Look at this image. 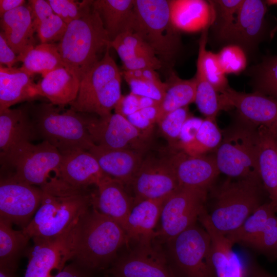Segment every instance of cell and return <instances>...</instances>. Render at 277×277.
I'll list each match as a JSON object with an SVG mask.
<instances>
[{"instance_id": "obj_42", "label": "cell", "mask_w": 277, "mask_h": 277, "mask_svg": "<svg viewBox=\"0 0 277 277\" xmlns=\"http://www.w3.org/2000/svg\"><path fill=\"white\" fill-rule=\"evenodd\" d=\"M242 245L265 254L271 259L277 258V216L274 214L271 216L261 232Z\"/></svg>"}, {"instance_id": "obj_1", "label": "cell", "mask_w": 277, "mask_h": 277, "mask_svg": "<svg viewBox=\"0 0 277 277\" xmlns=\"http://www.w3.org/2000/svg\"><path fill=\"white\" fill-rule=\"evenodd\" d=\"M125 245L129 240L123 227L92 206L70 231L67 258L95 273L108 269Z\"/></svg>"}, {"instance_id": "obj_23", "label": "cell", "mask_w": 277, "mask_h": 277, "mask_svg": "<svg viewBox=\"0 0 277 277\" xmlns=\"http://www.w3.org/2000/svg\"><path fill=\"white\" fill-rule=\"evenodd\" d=\"M125 186L117 180L106 176L96 186L92 206L114 220L126 231L134 199L128 194Z\"/></svg>"}, {"instance_id": "obj_31", "label": "cell", "mask_w": 277, "mask_h": 277, "mask_svg": "<svg viewBox=\"0 0 277 277\" xmlns=\"http://www.w3.org/2000/svg\"><path fill=\"white\" fill-rule=\"evenodd\" d=\"M32 75L21 68L0 67V111L37 96Z\"/></svg>"}, {"instance_id": "obj_19", "label": "cell", "mask_w": 277, "mask_h": 277, "mask_svg": "<svg viewBox=\"0 0 277 277\" xmlns=\"http://www.w3.org/2000/svg\"><path fill=\"white\" fill-rule=\"evenodd\" d=\"M168 160L180 187L208 190L220 173L215 156H192L180 150Z\"/></svg>"}, {"instance_id": "obj_45", "label": "cell", "mask_w": 277, "mask_h": 277, "mask_svg": "<svg viewBox=\"0 0 277 277\" xmlns=\"http://www.w3.org/2000/svg\"><path fill=\"white\" fill-rule=\"evenodd\" d=\"M55 14L67 25L82 16L93 1L48 0Z\"/></svg>"}, {"instance_id": "obj_54", "label": "cell", "mask_w": 277, "mask_h": 277, "mask_svg": "<svg viewBox=\"0 0 277 277\" xmlns=\"http://www.w3.org/2000/svg\"><path fill=\"white\" fill-rule=\"evenodd\" d=\"M94 274L76 262L71 261L54 277H93Z\"/></svg>"}, {"instance_id": "obj_32", "label": "cell", "mask_w": 277, "mask_h": 277, "mask_svg": "<svg viewBox=\"0 0 277 277\" xmlns=\"http://www.w3.org/2000/svg\"><path fill=\"white\" fill-rule=\"evenodd\" d=\"M166 83V92L158 106L156 124L169 113L187 107L195 100L196 87L195 77L190 80H183L174 72H172Z\"/></svg>"}, {"instance_id": "obj_2", "label": "cell", "mask_w": 277, "mask_h": 277, "mask_svg": "<svg viewBox=\"0 0 277 277\" xmlns=\"http://www.w3.org/2000/svg\"><path fill=\"white\" fill-rule=\"evenodd\" d=\"M41 188V205L29 225L22 229L30 239L66 233L92 207L94 195L87 188L71 187L55 176Z\"/></svg>"}, {"instance_id": "obj_25", "label": "cell", "mask_w": 277, "mask_h": 277, "mask_svg": "<svg viewBox=\"0 0 277 277\" xmlns=\"http://www.w3.org/2000/svg\"><path fill=\"white\" fill-rule=\"evenodd\" d=\"M167 197L144 200L134 204L128 216L126 230L129 245L152 244L155 238V227Z\"/></svg>"}, {"instance_id": "obj_4", "label": "cell", "mask_w": 277, "mask_h": 277, "mask_svg": "<svg viewBox=\"0 0 277 277\" xmlns=\"http://www.w3.org/2000/svg\"><path fill=\"white\" fill-rule=\"evenodd\" d=\"M263 188L260 177L228 179L223 182L214 191V203L208 212L214 227L225 235L239 228L265 203L262 201Z\"/></svg>"}, {"instance_id": "obj_51", "label": "cell", "mask_w": 277, "mask_h": 277, "mask_svg": "<svg viewBox=\"0 0 277 277\" xmlns=\"http://www.w3.org/2000/svg\"><path fill=\"white\" fill-rule=\"evenodd\" d=\"M27 3L31 9L36 28L42 21L54 14L47 1L30 0Z\"/></svg>"}, {"instance_id": "obj_43", "label": "cell", "mask_w": 277, "mask_h": 277, "mask_svg": "<svg viewBox=\"0 0 277 277\" xmlns=\"http://www.w3.org/2000/svg\"><path fill=\"white\" fill-rule=\"evenodd\" d=\"M187 107L169 113L157 123L170 146L174 149L178 142L183 125L190 116Z\"/></svg>"}, {"instance_id": "obj_50", "label": "cell", "mask_w": 277, "mask_h": 277, "mask_svg": "<svg viewBox=\"0 0 277 277\" xmlns=\"http://www.w3.org/2000/svg\"><path fill=\"white\" fill-rule=\"evenodd\" d=\"M140 97L130 93L121 96L114 107V113L126 117L128 115L140 110Z\"/></svg>"}, {"instance_id": "obj_14", "label": "cell", "mask_w": 277, "mask_h": 277, "mask_svg": "<svg viewBox=\"0 0 277 277\" xmlns=\"http://www.w3.org/2000/svg\"><path fill=\"white\" fill-rule=\"evenodd\" d=\"M106 273L109 277H175L166 257L152 244L134 246L118 255Z\"/></svg>"}, {"instance_id": "obj_35", "label": "cell", "mask_w": 277, "mask_h": 277, "mask_svg": "<svg viewBox=\"0 0 277 277\" xmlns=\"http://www.w3.org/2000/svg\"><path fill=\"white\" fill-rule=\"evenodd\" d=\"M213 12L210 28L213 38L227 44L243 0L209 1Z\"/></svg>"}, {"instance_id": "obj_11", "label": "cell", "mask_w": 277, "mask_h": 277, "mask_svg": "<svg viewBox=\"0 0 277 277\" xmlns=\"http://www.w3.org/2000/svg\"><path fill=\"white\" fill-rule=\"evenodd\" d=\"M207 190L180 187L164 201L155 238L167 242L196 223L205 208Z\"/></svg>"}, {"instance_id": "obj_26", "label": "cell", "mask_w": 277, "mask_h": 277, "mask_svg": "<svg viewBox=\"0 0 277 277\" xmlns=\"http://www.w3.org/2000/svg\"><path fill=\"white\" fill-rule=\"evenodd\" d=\"M38 137L28 105L0 111L1 154L13 147Z\"/></svg>"}, {"instance_id": "obj_33", "label": "cell", "mask_w": 277, "mask_h": 277, "mask_svg": "<svg viewBox=\"0 0 277 277\" xmlns=\"http://www.w3.org/2000/svg\"><path fill=\"white\" fill-rule=\"evenodd\" d=\"M12 225L0 218V268L15 271L30 238L22 230H14Z\"/></svg>"}, {"instance_id": "obj_41", "label": "cell", "mask_w": 277, "mask_h": 277, "mask_svg": "<svg viewBox=\"0 0 277 277\" xmlns=\"http://www.w3.org/2000/svg\"><path fill=\"white\" fill-rule=\"evenodd\" d=\"M123 63L142 54L154 55L141 38L132 31L121 34L110 43Z\"/></svg>"}, {"instance_id": "obj_5", "label": "cell", "mask_w": 277, "mask_h": 277, "mask_svg": "<svg viewBox=\"0 0 277 277\" xmlns=\"http://www.w3.org/2000/svg\"><path fill=\"white\" fill-rule=\"evenodd\" d=\"M165 64L171 66L182 48L170 15V0H135L132 31Z\"/></svg>"}, {"instance_id": "obj_40", "label": "cell", "mask_w": 277, "mask_h": 277, "mask_svg": "<svg viewBox=\"0 0 277 277\" xmlns=\"http://www.w3.org/2000/svg\"><path fill=\"white\" fill-rule=\"evenodd\" d=\"M223 139L216 119L205 118L200 127L193 142L182 150L192 156H199L216 149Z\"/></svg>"}, {"instance_id": "obj_13", "label": "cell", "mask_w": 277, "mask_h": 277, "mask_svg": "<svg viewBox=\"0 0 277 277\" xmlns=\"http://www.w3.org/2000/svg\"><path fill=\"white\" fill-rule=\"evenodd\" d=\"M43 190L38 187L10 176L0 182V218L23 229L26 227L39 207Z\"/></svg>"}, {"instance_id": "obj_24", "label": "cell", "mask_w": 277, "mask_h": 277, "mask_svg": "<svg viewBox=\"0 0 277 277\" xmlns=\"http://www.w3.org/2000/svg\"><path fill=\"white\" fill-rule=\"evenodd\" d=\"M89 151L106 175L125 185H131L144 160L142 152L130 149H106L94 145Z\"/></svg>"}, {"instance_id": "obj_48", "label": "cell", "mask_w": 277, "mask_h": 277, "mask_svg": "<svg viewBox=\"0 0 277 277\" xmlns=\"http://www.w3.org/2000/svg\"><path fill=\"white\" fill-rule=\"evenodd\" d=\"M203 120L189 116L184 123L175 148L182 150L194 140Z\"/></svg>"}, {"instance_id": "obj_15", "label": "cell", "mask_w": 277, "mask_h": 277, "mask_svg": "<svg viewBox=\"0 0 277 277\" xmlns=\"http://www.w3.org/2000/svg\"><path fill=\"white\" fill-rule=\"evenodd\" d=\"M131 185L134 204L148 199L167 197L179 188L174 170L168 159H144Z\"/></svg>"}, {"instance_id": "obj_12", "label": "cell", "mask_w": 277, "mask_h": 277, "mask_svg": "<svg viewBox=\"0 0 277 277\" xmlns=\"http://www.w3.org/2000/svg\"><path fill=\"white\" fill-rule=\"evenodd\" d=\"M84 114L94 145L106 149H130L142 153L146 149L148 139L123 116L116 113L98 117Z\"/></svg>"}, {"instance_id": "obj_52", "label": "cell", "mask_w": 277, "mask_h": 277, "mask_svg": "<svg viewBox=\"0 0 277 277\" xmlns=\"http://www.w3.org/2000/svg\"><path fill=\"white\" fill-rule=\"evenodd\" d=\"M126 118L145 137L150 138L155 123L147 118L140 110Z\"/></svg>"}, {"instance_id": "obj_39", "label": "cell", "mask_w": 277, "mask_h": 277, "mask_svg": "<svg viewBox=\"0 0 277 277\" xmlns=\"http://www.w3.org/2000/svg\"><path fill=\"white\" fill-rule=\"evenodd\" d=\"M248 73L254 91L277 98V55L265 57Z\"/></svg>"}, {"instance_id": "obj_61", "label": "cell", "mask_w": 277, "mask_h": 277, "mask_svg": "<svg viewBox=\"0 0 277 277\" xmlns=\"http://www.w3.org/2000/svg\"><path fill=\"white\" fill-rule=\"evenodd\" d=\"M276 255H277V250H276Z\"/></svg>"}, {"instance_id": "obj_47", "label": "cell", "mask_w": 277, "mask_h": 277, "mask_svg": "<svg viewBox=\"0 0 277 277\" xmlns=\"http://www.w3.org/2000/svg\"><path fill=\"white\" fill-rule=\"evenodd\" d=\"M68 25L54 14L36 27V32L41 43L52 44L60 42L64 35Z\"/></svg>"}, {"instance_id": "obj_59", "label": "cell", "mask_w": 277, "mask_h": 277, "mask_svg": "<svg viewBox=\"0 0 277 277\" xmlns=\"http://www.w3.org/2000/svg\"><path fill=\"white\" fill-rule=\"evenodd\" d=\"M14 271L0 268V277H16Z\"/></svg>"}, {"instance_id": "obj_7", "label": "cell", "mask_w": 277, "mask_h": 277, "mask_svg": "<svg viewBox=\"0 0 277 277\" xmlns=\"http://www.w3.org/2000/svg\"><path fill=\"white\" fill-rule=\"evenodd\" d=\"M109 49L81 79L77 96L70 104L71 109L100 117L112 113L122 96V74Z\"/></svg>"}, {"instance_id": "obj_36", "label": "cell", "mask_w": 277, "mask_h": 277, "mask_svg": "<svg viewBox=\"0 0 277 277\" xmlns=\"http://www.w3.org/2000/svg\"><path fill=\"white\" fill-rule=\"evenodd\" d=\"M196 82L194 102L206 118L216 119L222 110L232 108L222 94H220L206 79L201 68L196 66Z\"/></svg>"}, {"instance_id": "obj_37", "label": "cell", "mask_w": 277, "mask_h": 277, "mask_svg": "<svg viewBox=\"0 0 277 277\" xmlns=\"http://www.w3.org/2000/svg\"><path fill=\"white\" fill-rule=\"evenodd\" d=\"M209 28L210 27L202 31L196 66L201 68L209 83L219 93H221L229 86L226 74L220 64L217 54L206 49Z\"/></svg>"}, {"instance_id": "obj_56", "label": "cell", "mask_w": 277, "mask_h": 277, "mask_svg": "<svg viewBox=\"0 0 277 277\" xmlns=\"http://www.w3.org/2000/svg\"><path fill=\"white\" fill-rule=\"evenodd\" d=\"M245 277H277L262 268L253 259H250L245 265Z\"/></svg>"}, {"instance_id": "obj_21", "label": "cell", "mask_w": 277, "mask_h": 277, "mask_svg": "<svg viewBox=\"0 0 277 277\" xmlns=\"http://www.w3.org/2000/svg\"><path fill=\"white\" fill-rule=\"evenodd\" d=\"M54 176L71 187L87 189L90 185L97 186L107 175L89 151L78 150L63 155Z\"/></svg>"}, {"instance_id": "obj_34", "label": "cell", "mask_w": 277, "mask_h": 277, "mask_svg": "<svg viewBox=\"0 0 277 277\" xmlns=\"http://www.w3.org/2000/svg\"><path fill=\"white\" fill-rule=\"evenodd\" d=\"M23 70L33 75L42 76L61 67H65L57 44L41 43L30 49L22 61Z\"/></svg>"}, {"instance_id": "obj_8", "label": "cell", "mask_w": 277, "mask_h": 277, "mask_svg": "<svg viewBox=\"0 0 277 277\" xmlns=\"http://www.w3.org/2000/svg\"><path fill=\"white\" fill-rule=\"evenodd\" d=\"M63 155L46 141L37 144L25 142L1 154L3 165L11 167L14 173L9 176L25 183L39 188L46 185L61 165Z\"/></svg>"}, {"instance_id": "obj_3", "label": "cell", "mask_w": 277, "mask_h": 277, "mask_svg": "<svg viewBox=\"0 0 277 277\" xmlns=\"http://www.w3.org/2000/svg\"><path fill=\"white\" fill-rule=\"evenodd\" d=\"M110 42L92 4L82 16L68 25L57 45L65 67L73 71L81 81L102 59L100 55L110 48Z\"/></svg>"}, {"instance_id": "obj_46", "label": "cell", "mask_w": 277, "mask_h": 277, "mask_svg": "<svg viewBox=\"0 0 277 277\" xmlns=\"http://www.w3.org/2000/svg\"><path fill=\"white\" fill-rule=\"evenodd\" d=\"M124 78L129 86L131 93L150 98L159 104L162 101L167 88L166 82H155L128 77Z\"/></svg>"}, {"instance_id": "obj_30", "label": "cell", "mask_w": 277, "mask_h": 277, "mask_svg": "<svg viewBox=\"0 0 277 277\" xmlns=\"http://www.w3.org/2000/svg\"><path fill=\"white\" fill-rule=\"evenodd\" d=\"M135 0H95L97 11L110 41L126 32L132 31Z\"/></svg>"}, {"instance_id": "obj_20", "label": "cell", "mask_w": 277, "mask_h": 277, "mask_svg": "<svg viewBox=\"0 0 277 277\" xmlns=\"http://www.w3.org/2000/svg\"><path fill=\"white\" fill-rule=\"evenodd\" d=\"M198 221L210 238V264L216 277H245V265L233 250V244L214 227L205 207Z\"/></svg>"}, {"instance_id": "obj_16", "label": "cell", "mask_w": 277, "mask_h": 277, "mask_svg": "<svg viewBox=\"0 0 277 277\" xmlns=\"http://www.w3.org/2000/svg\"><path fill=\"white\" fill-rule=\"evenodd\" d=\"M221 94L236 109L241 122L277 130V98L256 91L239 92L230 87Z\"/></svg>"}, {"instance_id": "obj_17", "label": "cell", "mask_w": 277, "mask_h": 277, "mask_svg": "<svg viewBox=\"0 0 277 277\" xmlns=\"http://www.w3.org/2000/svg\"><path fill=\"white\" fill-rule=\"evenodd\" d=\"M267 10L265 1L243 0L227 45H238L246 53L253 52L265 35Z\"/></svg>"}, {"instance_id": "obj_29", "label": "cell", "mask_w": 277, "mask_h": 277, "mask_svg": "<svg viewBox=\"0 0 277 277\" xmlns=\"http://www.w3.org/2000/svg\"><path fill=\"white\" fill-rule=\"evenodd\" d=\"M172 23L180 32H194L210 27L213 12L209 1L170 0Z\"/></svg>"}, {"instance_id": "obj_57", "label": "cell", "mask_w": 277, "mask_h": 277, "mask_svg": "<svg viewBox=\"0 0 277 277\" xmlns=\"http://www.w3.org/2000/svg\"><path fill=\"white\" fill-rule=\"evenodd\" d=\"M24 0H0V15L25 5Z\"/></svg>"}, {"instance_id": "obj_55", "label": "cell", "mask_w": 277, "mask_h": 277, "mask_svg": "<svg viewBox=\"0 0 277 277\" xmlns=\"http://www.w3.org/2000/svg\"><path fill=\"white\" fill-rule=\"evenodd\" d=\"M123 77L148 80L155 82H162L155 70L149 68L122 72Z\"/></svg>"}, {"instance_id": "obj_60", "label": "cell", "mask_w": 277, "mask_h": 277, "mask_svg": "<svg viewBox=\"0 0 277 277\" xmlns=\"http://www.w3.org/2000/svg\"><path fill=\"white\" fill-rule=\"evenodd\" d=\"M267 6L276 5L277 6V0H267L265 1Z\"/></svg>"}, {"instance_id": "obj_38", "label": "cell", "mask_w": 277, "mask_h": 277, "mask_svg": "<svg viewBox=\"0 0 277 277\" xmlns=\"http://www.w3.org/2000/svg\"><path fill=\"white\" fill-rule=\"evenodd\" d=\"M277 207L271 201L261 205L237 229L226 235L234 245H242L261 232L269 218L275 214Z\"/></svg>"}, {"instance_id": "obj_44", "label": "cell", "mask_w": 277, "mask_h": 277, "mask_svg": "<svg viewBox=\"0 0 277 277\" xmlns=\"http://www.w3.org/2000/svg\"><path fill=\"white\" fill-rule=\"evenodd\" d=\"M217 56L225 74H238L246 68V53L238 45H227L217 54Z\"/></svg>"}, {"instance_id": "obj_28", "label": "cell", "mask_w": 277, "mask_h": 277, "mask_svg": "<svg viewBox=\"0 0 277 277\" xmlns=\"http://www.w3.org/2000/svg\"><path fill=\"white\" fill-rule=\"evenodd\" d=\"M36 84L37 95L46 97L54 105L63 106L76 99L80 80L69 69L63 67L42 76Z\"/></svg>"}, {"instance_id": "obj_10", "label": "cell", "mask_w": 277, "mask_h": 277, "mask_svg": "<svg viewBox=\"0 0 277 277\" xmlns=\"http://www.w3.org/2000/svg\"><path fill=\"white\" fill-rule=\"evenodd\" d=\"M241 123L224 134L216 149L214 156L218 169L232 178L260 177L257 128Z\"/></svg>"}, {"instance_id": "obj_9", "label": "cell", "mask_w": 277, "mask_h": 277, "mask_svg": "<svg viewBox=\"0 0 277 277\" xmlns=\"http://www.w3.org/2000/svg\"><path fill=\"white\" fill-rule=\"evenodd\" d=\"M168 266L175 277H216L210 264L211 240L196 223L167 242Z\"/></svg>"}, {"instance_id": "obj_49", "label": "cell", "mask_w": 277, "mask_h": 277, "mask_svg": "<svg viewBox=\"0 0 277 277\" xmlns=\"http://www.w3.org/2000/svg\"><path fill=\"white\" fill-rule=\"evenodd\" d=\"M163 64L154 55L142 54L123 63L124 71H131L143 69H159Z\"/></svg>"}, {"instance_id": "obj_22", "label": "cell", "mask_w": 277, "mask_h": 277, "mask_svg": "<svg viewBox=\"0 0 277 277\" xmlns=\"http://www.w3.org/2000/svg\"><path fill=\"white\" fill-rule=\"evenodd\" d=\"M1 32L22 62L26 54L35 46L36 28L28 4L20 6L1 16Z\"/></svg>"}, {"instance_id": "obj_6", "label": "cell", "mask_w": 277, "mask_h": 277, "mask_svg": "<svg viewBox=\"0 0 277 277\" xmlns=\"http://www.w3.org/2000/svg\"><path fill=\"white\" fill-rule=\"evenodd\" d=\"M28 105L38 137L54 146L62 155L78 150L89 151L94 145L84 113L71 108L61 112L51 103Z\"/></svg>"}, {"instance_id": "obj_58", "label": "cell", "mask_w": 277, "mask_h": 277, "mask_svg": "<svg viewBox=\"0 0 277 277\" xmlns=\"http://www.w3.org/2000/svg\"><path fill=\"white\" fill-rule=\"evenodd\" d=\"M139 97L140 109L153 106H157L160 104L158 102L150 98L140 96Z\"/></svg>"}, {"instance_id": "obj_53", "label": "cell", "mask_w": 277, "mask_h": 277, "mask_svg": "<svg viewBox=\"0 0 277 277\" xmlns=\"http://www.w3.org/2000/svg\"><path fill=\"white\" fill-rule=\"evenodd\" d=\"M18 62V56L8 44L3 33L0 32V63L11 68Z\"/></svg>"}, {"instance_id": "obj_18", "label": "cell", "mask_w": 277, "mask_h": 277, "mask_svg": "<svg viewBox=\"0 0 277 277\" xmlns=\"http://www.w3.org/2000/svg\"><path fill=\"white\" fill-rule=\"evenodd\" d=\"M71 230L57 237L32 238L33 245L28 252L24 277H51L53 270H61L68 261V242Z\"/></svg>"}, {"instance_id": "obj_27", "label": "cell", "mask_w": 277, "mask_h": 277, "mask_svg": "<svg viewBox=\"0 0 277 277\" xmlns=\"http://www.w3.org/2000/svg\"><path fill=\"white\" fill-rule=\"evenodd\" d=\"M258 167L264 187L277 207V130L257 128Z\"/></svg>"}]
</instances>
